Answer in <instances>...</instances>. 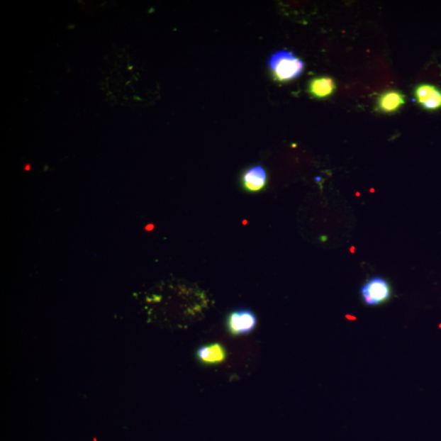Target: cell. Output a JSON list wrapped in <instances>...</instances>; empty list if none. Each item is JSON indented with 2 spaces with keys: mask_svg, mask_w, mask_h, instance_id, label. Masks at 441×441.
Wrapping results in <instances>:
<instances>
[{
  "mask_svg": "<svg viewBox=\"0 0 441 441\" xmlns=\"http://www.w3.org/2000/svg\"><path fill=\"white\" fill-rule=\"evenodd\" d=\"M267 66L273 78L281 83L298 79L303 74L305 68L302 59L289 50L274 52L268 59Z\"/></svg>",
  "mask_w": 441,
  "mask_h": 441,
  "instance_id": "6da1fadb",
  "label": "cell"
},
{
  "mask_svg": "<svg viewBox=\"0 0 441 441\" xmlns=\"http://www.w3.org/2000/svg\"><path fill=\"white\" fill-rule=\"evenodd\" d=\"M257 325V316L248 308L231 311L225 319V328L229 335L233 337L248 335L255 330Z\"/></svg>",
  "mask_w": 441,
  "mask_h": 441,
  "instance_id": "7a4b0ae2",
  "label": "cell"
},
{
  "mask_svg": "<svg viewBox=\"0 0 441 441\" xmlns=\"http://www.w3.org/2000/svg\"><path fill=\"white\" fill-rule=\"evenodd\" d=\"M391 287L386 279L374 277L368 279L362 288L360 295L365 305L374 306L384 304L391 298Z\"/></svg>",
  "mask_w": 441,
  "mask_h": 441,
  "instance_id": "3957f363",
  "label": "cell"
},
{
  "mask_svg": "<svg viewBox=\"0 0 441 441\" xmlns=\"http://www.w3.org/2000/svg\"><path fill=\"white\" fill-rule=\"evenodd\" d=\"M413 96L424 110L433 111L441 108V89L432 84H418L413 90Z\"/></svg>",
  "mask_w": 441,
  "mask_h": 441,
  "instance_id": "277c9868",
  "label": "cell"
},
{
  "mask_svg": "<svg viewBox=\"0 0 441 441\" xmlns=\"http://www.w3.org/2000/svg\"><path fill=\"white\" fill-rule=\"evenodd\" d=\"M196 357L202 365L213 367L223 363L227 359L228 352L223 344L214 342L199 347Z\"/></svg>",
  "mask_w": 441,
  "mask_h": 441,
  "instance_id": "5b68a950",
  "label": "cell"
},
{
  "mask_svg": "<svg viewBox=\"0 0 441 441\" xmlns=\"http://www.w3.org/2000/svg\"><path fill=\"white\" fill-rule=\"evenodd\" d=\"M406 96L398 89L385 91L379 96L376 102V110L381 114H395L406 104Z\"/></svg>",
  "mask_w": 441,
  "mask_h": 441,
  "instance_id": "8992f818",
  "label": "cell"
},
{
  "mask_svg": "<svg viewBox=\"0 0 441 441\" xmlns=\"http://www.w3.org/2000/svg\"><path fill=\"white\" fill-rule=\"evenodd\" d=\"M267 182V172L261 165L251 167L241 177V184L249 193L262 191L266 187Z\"/></svg>",
  "mask_w": 441,
  "mask_h": 441,
  "instance_id": "52a82bcc",
  "label": "cell"
},
{
  "mask_svg": "<svg viewBox=\"0 0 441 441\" xmlns=\"http://www.w3.org/2000/svg\"><path fill=\"white\" fill-rule=\"evenodd\" d=\"M337 90L335 79L328 75H320L311 79L308 84V92L311 98L325 99L330 98Z\"/></svg>",
  "mask_w": 441,
  "mask_h": 441,
  "instance_id": "ba28073f",
  "label": "cell"
}]
</instances>
